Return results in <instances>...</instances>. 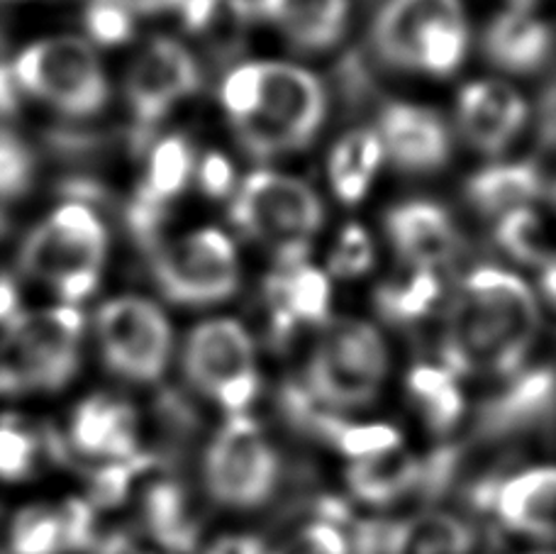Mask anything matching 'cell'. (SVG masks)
Instances as JSON below:
<instances>
[{
	"instance_id": "6da1fadb",
	"label": "cell",
	"mask_w": 556,
	"mask_h": 554,
	"mask_svg": "<svg viewBox=\"0 0 556 554\" xmlns=\"http://www.w3.org/2000/svg\"><path fill=\"white\" fill-rule=\"evenodd\" d=\"M540 335V305L520 276L476 269L446 311L442 362L452 374L518 372Z\"/></svg>"
},
{
	"instance_id": "7a4b0ae2",
	"label": "cell",
	"mask_w": 556,
	"mask_h": 554,
	"mask_svg": "<svg viewBox=\"0 0 556 554\" xmlns=\"http://www.w3.org/2000/svg\"><path fill=\"white\" fill-rule=\"evenodd\" d=\"M220 101L242 147L278 156L313 142L327 113L320 78L283 62H247L225 76Z\"/></svg>"
},
{
	"instance_id": "3957f363",
	"label": "cell",
	"mask_w": 556,
	"mask_h": 554,
	"mask_svg": "<svg viewBox=\"0 0 556 554\" xmlns=\"http://www.w3.org/2000/svg\"><path fill=\"white\" fill-rule=\"evenodd\" d=\"M371 39L389 66L450 76L466 59L469 23L462 0H386Z\"/></svg>"
},
{
	"instance_id": "277c9868",
	"label": "cell",
	"mask_w": 556,
	"mask_h": 554,
	"mask_svg": "<svg viewBox=\"0 0 556 554\" xmlns=\"http://www.w3.org/2000/svg\"><path fill=\"white\" fill-rule=\"evenodd\" d=\"M105 254L108 232L101 217L84 203H64L27 235L20 266L74 305L96 291Z\"/></svg>"
},
{
	"instance_id": "5b68a950",
	"label": "cell",
	"mask_w": 556,
	"mask_h": 554,
	"mask_svg": "<svg viewBox=\"0 0 556 554\" xmlns=\"http://www.w3.org/2000/svg\"><path fill=\"white\" fill-rule=\"evenodd\" d=\"M84 315L76 305L17 313L5 325L0 393L59 391L81 364Z\"/></svg>"
},
{
	"instance_id": "8992f818",
	"label": "cell",
	"mask_w": 556,
	"mask_h": 554,
	"mask_svg": "<svg viewBox=\"0 0 556 554\" xmlns=\"http://www.w3.org/2000/svg\"><path fill=\"white\" fill-rule=\"evenodd\" d=\"M389 374V348L374 325L327 320L307 362L303 383L332 411H356L376 401Z\"/></svg>"
},
{
	"instance_id": "52a82bcc",
	"label": "cell",
	"mask_w": 556,
	"mask_h": 554,
	"mask_svg": "<svg viewBox=\"0 0 556 554\" xmlns=\"http://www.w3.org/2000/svg\"><path fill=\"white\" fill-rule=\"evenodd\" d=\"M323 217V203L311 186L274 172L247 176L230 205V221L269 247L281 266L305 262Z\"/></svg>"
},
{
	"instance_id": "ba28073f",
	"label": "cell",
	"mask_w": 556,
	"mask_h": 554,
	"mask_svg": "<svg viewBox=\"0 0 556 554\" xmlns=\"http://www.w3.org/2000/svg\"><path fill=\"white\" fill-rule=\"evenodd\" d=\"M281 459L262 425L250 415H230L213 435L203 457V481L225 508L250 511L274 496Z\"/></svg>"
},
{
	"instance_id": "9c48e42d",
	"label": "cell",
	"mask_w": 556,
	"mask_h": 554,
	"mask_svg": "<svg viewBox=\"0 0 556 554\" xmlns=\"http://www.w3.org/2000/svg\"><path fill=\"white\" fill-rule=\"evenodd\" d=\"M17 86L66 115H93L108 103V78L81 37H49L15 59Z\"/></svg>"
},
{
	"instance_id": "30bf717a",
	"label": "cell",
	"mask_w": 556,
	"mask_h": 554,
	"mask_svg": "<svg viewBox=\"0 0 556 554\" xmlns=\"http://www.w3.org/2000/svg\"><path fill=\"white\" fill-rule=\"evenodd\" d=\"M181 364L188 383L230 415L250 411L260 393L254 342L237 320L195 325L184 344Z\"/></svg>"
},
{
	"instance_id": "8fae6325",
	"label": "cell",
	"mask_w": 556,
	"mask_h": 554,
	"mask_svg": "<svg viewBox=\"0 0 556 554\" xmlns=\"http://www.w3.org/2000/svg\"><path fill=\"white\" fill-rule=\"evenodd\" d=\"M98 348L105 367L132 383H154L174 352V332L159 305L123 295L101 305L96 318Z\"/></svg>"
},
{
	"instance_id": "7c38bea8",
	"label": "cell",
	"mask_w": 556,
	"mask_h": 554,
	"mask_svg": "<svg viewBox=\"0 0 556 554\" xmlns=\"http://www.w3.org/2000/svg\"><path fill=\"white\" fill-rule=\"evenodd\" d=\"M154 281L168 301L213 305L230 299L240 286V260L220 230H198L154 247Z\"/></svg>"
},
{
	"instance_id": "4fadbf2b",
	"label": "cell",
	"mask_w": 556,
	"mask_h": 554,
	"mask_svg": "<svg viewBox=\"0 0 556 554\" xmlns=\"http://www.w3.org/2000/svg\"><path fill=\"white\" fill-rule=\"evenodd\" d=\"M201 86V68L184 45L156 37L142 47L125 78V96L137 127L152 130L184 98Z\"/></svg>"
},
{
	"instance_id": "5bb4252c",
	"label": "cell",
	"mask_w": 556,
	"mask_h": 554,
	"mask_svg": "<svg viewBox=\"0 0 556 554\" xmlns=\"http://www.w3.org/2000/svg\"><path fill=\"white\" fill-rule=\"evenodd\" d=\"M505 386L485 399L476 413V438L483 442L513 440L547 428L556 418V369L532 367L505 376Z\"/></svg>"
},
{
	"instance_id": "9a60e30c",
	"label": "cell",
	"mask_w": 556,
	"mask_h": 554,
	"mask_svg": "<svg viewBox=\"0 0 556 554\" xmlns=\"http://www.w3.org/2000/svg\"><path fill=\"white\" fill-rule=\"evenodd\" d=\"M96 542V508L81 499L27 506L10 526V554H76L93 550Z\"/></svg>"
},
{
	"instance_id": "2e32d148",
	"label": "cell",
	"mask_w": 556,
	"mask_h": 554,
	"mask_svg": "<svg viewBox=\"0 0 556 554\" xmlns=\"http://www.w3.org/2000/svg\"><path fill=\"white\" fill-rule=\"evenodd\" d=\"M195 172V154L191 142L181 135L164 137L154 144L147 160L144 179L137 188V198L130 207V223L135 235L149 247H156V232L166 215V207L191 181Z\"/></svg>"
},
{
	"instance_id": "e0dca14e",
	"label": "cell",
	"mask_w": 556,
	"mask_h": 554,
	"mask_svg": "<svg viewBox=\"0 0 556 554\" xmlns=\"http://www.w3.org/2000/svg\"><path fill=\"white\" fill-rule=\"evenodd\" d=\"M330 299L327 274L305 262L281 266L264 281L271 340L283 344L301 325H325L330 320Z\"/></svg>"
},
{
	"instance_id": "ac0fdd59",
	"label": "cell",
	"mask_w": 556,
	"mask_h": 554,
	"mask_svg": "<svg viewBox=\"0 0 556 554\" xmlns=\"http://www.w3.org/2000/svg\"><path fill=\"white\" fill-rule=\"evenodd\" d=\"M528 103L503 81H476L459 96V127L466 142L485 154H498L528 123Z\"/></svg>"
},
{
	"instance_id": "d6986e66",
	"label": "cell",
	"mask_w": 556,
	"mask_h": 554,
	"mask_svg": "<svg viewBox=\"0 0 556 554\" xmlns=\"http://www.w3.org/2000/svg\"><path fill=\"white\" fill-rule=\"evenodd\" d=\"M72 452L105 462L139 454V415L130 403L111 393H96L76 405L68 423Z\"/></svg>"
},
{
	"instance_id": "ffe728a7",
	"label": "cell",
	"mask_w": 556,
	"mask_h": 554,
	"mask_svg": "<svg viewBox=\"0 0 556 554\" xmlns=\"http://www.w3.org/2000/svg\"><path fill=\"white\" fill-rule=\"evenodd\" d=\"M383 154L413 174H430L450 162V133L442 117L420 105L393 103L381 113Z\"/></svg>"
},
{
	"instance_id": "44dd1931",
	"label": "cell",
	"mask_w": 556,
	"mask_h": 554,
	"mask_svg": "<svg viewBox=\"0 0 556 554\" xmlns=\"http://www.w3.org/2000/svg\"><path fill=\"white\" fill-rule=\"evenodd\" d=\"M386 230L403 264L437 272L459 252V232L452 217L437 203L410 201L393 207Z\"/></svg>"
},
{
	"instance_id": "7402d4cb",
	"label": "cell",
	"mask_w": 556,
	"mask_h": 554,
	"mask_svg": "<svg viewBox=\"0 0 556 554\" xmlns=\"http://www.w3.org/2000/svg\"><path fill=\"white\" fill-rule=\"evenodd\" d=\"M498 518L515 532L556 540V467H534L503 479L493 506Z\"/></svg>"
},
{
	"instance_id": "603a6c76",
	"label": "cell",
	"mask_w": 556,
	"mask_h": 554,
	"mask_svg": "<svg viewBox=\"0 0 556 554\" xmlns=\"http://www.w3.org/2000/svg\"><path fill=\"white\" fill-rule=\"evenodd\" d=\"M252 8L305 52L334 47L350 17V0H252Z\"/></svg>"
},
{
	"instance_id": "cb8c5ba5",
	"label": "cell",
	"mask_w": 556,
	"mask_h": 554,
	"mask_svg": "<svg viewBox=\"0 0 556 554\" xmlns=\"http://www.w3.org/2000/svg\"><path fill=\"white\" fill-rule=\"evenodd\" d=\"M485 54L505 72L530 74L547 64L554 47L552 29L528 10H508L493 20L483 39Z\"/></svg>"
},
{
	"instance_id": "d4e9b609",
	"label": "cell",
	"mask_w": 556,
	"mask_h": 554,
	"mask_svg": "<svg viewBox=\"0 0 556 554\" xmlns=\"http://www.w3.org/2000/svg\"><path fill=\"white\" fill-rule=\"evenodd\" d=\"M422 459L413 457L403 448L374 454L352 462L346 471V483L359 501L374 508L391 506V503L410 496L420 489Z\"/></svg>"
},
{
	"instance_id": "484cf974",
	"label": "cell",
	"mask_w": 556,
	"mask_h": 554,
	"mask_svg": "<svg viewBox=\"0 0 556 554\" xmlns=\"http://www.w3.org/2000/svg\"><path fill=\"white\" fill-rule=\"evenodd\" d=\"M544 188L542 172L532 162L495 164L473 176L466 186L471 205L485 217H503L530 207Z\"/></svg>"
},
{
	"instance_id": "4316f807",
	"label": "cell",
	"mask_w": 556,
	"mask_h": 554,
	"mask_svg": "<svg viewBox=\"0 0 556 554\" xmlns=\"http://www.w3.org/2000/svg\"><path fill=\"white\" fill-rule=\"evenodd\" d=\"M184 25L215 56H235L247 42L254 15L252 0H184Z\"/></svg>"
},
{
	"instance_id": "83f0119b",
	"label": "cell",
	"mask_w": 556,
	"mask_h": 554,
	"mask_svg": "<svg viewBox=\"0 0 556 554\" xmlns=\"http://www.w3.org/2000/svg\"><path fill=\"white\" fill-rule=\"evenodd\" d=\"M471 528L444 511L393 522L386 528L383 554H469Z\"/></svg>"
},
{
	"instance_id": "f1b7e54d",
	"label": "cell",
	"mask_w": 556,
	"mask_h": 554,
	"mask_svg": "<svg viewBox=\"0 0 556 554\" xmlns=\"http://www.w3.org/2000/svg\"><path fill=\"white\" fill-rule=\"evenodd\" d=\"M142 522L149 538L166 552L193 550L201 532L188 493L176 481H159L144 493Z\"/></svg>"
},
{
	"instance_id": "f546056e",
	"label": "cell",
	"mask_w": 556,
	"mask_h": 554,
	"mask_svg": "<svg viewBox=\"0 0 556 554\" xmlns=\"http://www.w3.org/2000/svg\"><path fill=\"white\" fill-rule=\"evenodd\" d=\"M383 156L386 154L379 133L354 130L344 135L334 144L330 162H327V172H330V184L337 198L344 203H359L376 179Z\"/></svg>"
},
{
	"instance_id": "4dcf8cb0",
	"label": "cell",
	"mask_w": 556,
	"mask_h": 554,
	"mask_svg": "<svg viewBox=\"0 0 556 554\" xmlns=\"http://www.w3.org/2000/svg\"><path fill=\"white\" fill-rule=\"evenodd\" d=\"M68 450H64L62 438L54 430L39 432L29 428L15 415L0 418V479L25 481L39 469L45 457L54 462H66Z\"/></svg>"
},
{
	"instance_id": "1f68e13d",
	"label": "cell",
	"mask_w": 556,
	"mask_h": 554,
	"mask_svg": "<svg viewBox=\"0 0 556 554\" xmlns=\"http://www.w3.org/2000/svg\"><path fill=\"white\" fill-rule=\"evenodd\" d=\"M408 391L420 408L427 428L437 435L452 432L466 413L459 376L444 367L420 364L408 376Z\"/></svg>"
},
{
	"instance_id": "d6a6232c",
	"label": "cell",
	"mask_w": 556,
	"mask_h": 554,
	"mask_svg": "<svg viewBox=\"0 0 556 554\" xmlns=\"http://www.w3.org/2000/svg\"><path fill=\"white\" fill-rule=\"evenodd\" d=\"M442 293L440 276L432 269L405 264V269L393 274L376 291V311L395 325H410L425 318L434 309Z\"/></svg>"
},
{
	"instance_id": "836d02e7",
	"label": "cell",
	"mask_w": 556,
	"mask_h": 554,
	"mask_svg": "<svg viewBox=\"0 0 556 554\" xmlns=\"http://www.w3.org/2000/svg\"><path fill=\"white\" fill-rule=\"evenodd\" d=\"M495 237L505 252L525 264L547 262V247H544L542 221L530 207H520L508 215L498 217Z\"/></svg>"
},
{
	"instance_id": "e575fe53",
	"label": "cell",
	"mask_w": 556,
	"mask_h": 554,
	"mask_svg": "<svg viewBox=\"0 0 556 554\" xmlns=\"http://www.w3.org/2000/svg\"><path fill=\"white\" fill-rule=\"evenodd\" d=\"M374 264V242L369 232L364 230L362 225H346L340 240L332 247L330 266L332 276H342V279H354V276H362L371 269Z\"/></svg>"
},
{
	"instance_id": "d590c367",
	"label": "cell",
	"mask_w": 556,
	"mask_h": 554,
	"mask_svg": "<svg viewBox=\"0 0 556 554\" xmlns=\"http://www.w3.org/2000/svg\"><path fill=\"white\" fill-rule=\"evenodd\" d=\"M35 162L15 135L0 133V201L23 196L33 184Z\"/></svg>"
},
{
	"instance_id": "8d00e7d4",
	"label": "cell",
	"mask_w": 556,
	"mask_h": 554,
	"mask_svg": "<svg viewBox=\"0 0 556 554\" xmlns=\"http://www.w3.org/2000/svg\"><path fill=\"white\" fill-rule=\"evenodd\" d=\"M86 27L96 42L123 45L135 33V17L123 0H93L86 10Z\"/></svg>"
},
{
	"instance_id": "74e56055",
	"label": "cell",
	"mask_w": 556,
	"mask_h": 554,
	"mask_svg": "<svg viewBox=\"0 0 556 554\" xmlns=\"http://www.w3.org/2000/svg\"><path fill=\"white\" fill-rule=\"evenodd\" d=\"M271 554H352L350 540L330 520H315Z\"/></svg>"
},
{
	"instance_id": "f35d334b",
	"label": "cell",
	"mask_w": 556,
	"mask_h": 554,
	"mask_svg": "<svg viewBox=\"0 0 556 554\" xmlns=\"http://www.w3.org/2000/svg\"><path fill=\"white\" fill-rule=\"evenodd\" d=\"M198 184H201L203 193L211 198L230 196L235 188V169L230 160L220 152L205 154L201 166H198Z\"/></svg>"
},
{
	"instance_id": "ab89813d",
	"label": "cell",
	"mask_w": 556,
	"mask_h": 554,
	"mask_svg": "<svg viewBox=\"0 0 556 554\" xmlns=\"http://www.w3.org/2000/svg\"><path fill=\"white\" fill-rule=\"evenodd\" d=\"M205 554H266L262 542L256 538L237 536V538H225L207 550Z\"/></svg>"
},
{
	"instance_id": "60d3db41",
	"label": "cell",
	"mask_w": 556,
	"mask_h": 554,
	"mask_svg": "<svg viewBox=\"0 0 556 554\" xmlns=\"http://www.w3.org/2000/svg\"><path fill=\"white\" fill-rule=\"evenodd\" d=\"M17 91H20V86L15 81L13 72L5 66H0V117L15 113L17 96H20Z\"/></svg>"
},
{
	"instance_id": "b9f144b4",
	"label": "cell",
	"mask_w": 556,
	"mask_h": 554,
	"mask_svg": "<svg viewBox=\"0 0 556 554\" xmlns=\"http://www.w3.org/2000/svg\"><path fill=\"white\" fill-rule=\"evenodd\" d=\"M20 313V299L13 279L0 276V325H8Z\"/></svg>"
},
{
	"instance_id": "7bdbcfd3",
	"label": "cell",
	"mask_w": 556,
	"mask_h": 554,
	"mask_svg": "<svg viewBox=\"0 0 556 554\" xmlns=\"http://www.w3.org/2000/svg\"><path fill=\"white\" fill-rule=\"evenodd\" d=\"M132 13H164V10L181 8L184 0H123Z\"/></svg>"
},
{
	"instance_id": "ee69618b",
	"label": "cell",
	"mask_w": 556,
	"mask_h": 554,
	"mask_svg": "<svg viewBox=\"0 0 556 554\" xmlns=\"http://www.w3.org/2000/svg\"><path fill=\"white\" fill-rule=\"evenodd\" d=\"M542 289L547 293V299L556 305V256L544 262V272H542Z\"/></svg>"
},
{
	"instance_id": "f6af8a7d",
	"label": "cell",
	"mask_w": 556,
	"mask_h": 554,
	"mask_svg": "<svg viewBox=\"0 0 556 554\" xmlns=\"http://www.w3.org/2000/svg\"><path fill=\"white\" fill-rule=\"evenodd\" d=\"M510 3H513L515 10H528V13H530V8L538 5L540 0H510Z\"/></svg>"
},
{
	"instance_id": "bcb514c9",
	"label": "cell",
	"mask_w": 556,
	"mask_h": 554,
	"mask_svg": "<svg viewBox=\"0 0 556 554\" xmlns=\"http://www.w3.org/2000/svg\"><path fill=\"white\" fill-rule=\"evenodd\" d=\"M554 201H556V186H554Z\"/></svg>"
},
{
	"instance_id": "7dc6e473",
	"label": "cell",
	"mask_w": 556,
	"mask_h": 554,
	"mask_svg": "<svg viewBox=\"0 0 556 554\" xmlns=\"http://www.w3.org/2000/svg\"><path fill=\"white\" fill-rule=\"evenodd\" d=\"M0 554H3V552H0Z\"/></svg>"
}]
</instances>
